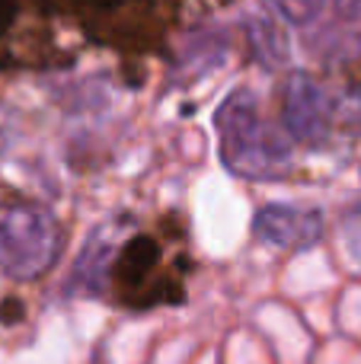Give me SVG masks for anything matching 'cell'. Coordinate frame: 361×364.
<instances>
[{
	"label": "cell",
	"instance_id": "6da1fadb",
	"mask_svg": "<svg viewBox=\"0 0 361 364\" xmlns=\"http://www.w3.org/2000/svg\"><path fill=\"white\" fill-rule=\"evenodd\" d=\"M77 291L102 294L109 291L115 304L131 310L183 304V284L163 272V250L151 233H131L125 243L102 246L90 243L83 250L80 265L74 269Z\"/></svg>",
	"mask_w": 361,
	"mask_h": 364
},
{
	"label": "cell",
	"instance_id": "7a4b0ae2",
	"mask_svg": "<svg viewBox=\"0 0 361 364\" xmlns=\"http://www.w3.org/2000/svg\"><path fill=\"white\" fill-rule=\"evenodd\" d=\"M215 128L221 138V164L240 179H281L291 170V147L262 122L256 100L237 90L217 106Z\"/></svg>",
	"mask_w": 361,
	"mask_h": 364
},
{
	"label": "cell",
	"instance_id": "3957f363",
	"mask_svg": "<svg viewBox=\"0 0 361 364\" xmlns=\"http://www.w3.org/2000/svg\"><path fill=\"white\" fill-rule=\"evenodd\" d=\"M64 230L36 198L0 188V272L16 282H36L58 262Z\"/></svg>",
	"mask_w": 361,
	"mask_h": 364
},
{
	"label": "cell",
	"instance_id": "277c9868",
	"mask_svg": "<svg viewBox=\"0 0 361 364\" xmlns=\"http://www.w3.org/2000/svg\"><path fill=\"white\" fill-rule=\"evenodd\" d=\"M281 125H285L288 138L298 144L317 147L326 144L333 128V102L330 93L304 70H291L281 83Z\"/></svg>",
	"mask_w": 361,
	"mask_h": 364
},
{
	"label": "cell",
	"instance_id": "5b68a950",
	"mask_svg": "<svg viewBox=\"0 0 361 364\" xmlns=\"http://www.w3.org/2000/svg\"><path fill=\"white\" fill-rule=\"evenodd\" d=\"M253 233L266 246L298 252L313 246L323 237V214L307 211V208H294V205H266L256 211Z\"/></svg>",
	"mask_w": 361,
	"mask_h": 364
},
{
	"label": "cell",
	"instance_id": "8992f818",
	"mask_svg": "<svg viewBox=\"0 0 361 364\" xmlns=\"http://www.w3.org/2000/svg\"><path fill=\"white\" fill-rule=\"evenodd\" d=\"M45 6H58V10H74L80 16L90 19H102V16H115L128 6V0H38Z\"/></svg>",
	"mask_w": 361,
	"mask_h": 364
},
{
	"label": "cell",
	"instance_id": "52a82bcc",
	"mask_svg": "<svg viewBox=\"0 0 361 364\" xmlns=\"http://www.w3.org/2000/svg\"><path fill=\"white\" fill-rule=\"evenodd\" d=\"M16 13H19V0H0V38L13 29Z\"/></svg>",
	"mask_w": 361,
	"mask_h": 364
},
{
	"label": "cell",
	"instance_id": "ba28073f",
	"mask_svg": "<svg viewBox=\"0 0 361 364\" xmlns=\"http://www.w3.org/2000/svg\"><path fill=\"white\" fill-rule=\"evenodd\" d=\"M333 6H336V13L345 19V23L361 19V0H333Z\"/></svg>",
	"mask_w": 361,
	"mask_h": 364
},
{
	"label": "cell",
	"instance_id": "9c48e42d",
	"mask_svg": "<svg viewBox=\"0 0 361 364\" xmlns=\"http://www.w3.org/2000/svg\"><path fill=\"white\" fill-rule=\"evenodd\" d=\"M10 134H13L10 119H6V112L0 109V151H6V144H10Z\"/></svg>",
	"mask_w": 361,
	"mask_h": 364
}]
</instances>
